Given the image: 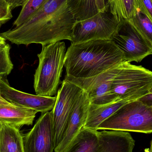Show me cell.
<instances>
[{"label":"cell","mask_w":152,"mask_h":152,"mask_svg":"<svg viewBox=\"0 0 152 152\" xmlns=\"http://www.w3.org/2000/svg\"><path fill=\"white\" fill-rule=\"evenodd\" d=\"M138 100L141 101L145 105L152 108V93H148Z\"/></svg>","instance_id":"26"},{"label":"cell","mask_w":152,"mask_h":152,"mask_svg":"<svg viewBox=\"0 0 152 152\" xmlns=\"http://www.w3.org/2000/svg\"><path fill=\"white\" fill-rule=\"evenodd\" d=\"M82 91L79 87L69 81L65 80L62 81L54 108L51 110L55 148L61 140L70 114Z\"/></svg>","instance_id":"8"},{"label":"cell","mask_w":152,"mask_h":152,"mask_svg":"<svg viewBox=\"0 0 152 152\" xmlns=\"http://www.w3.org/2000/svg\"><path fill=\"white\" fill-rule=\"evenodd\" d=\"M9 45L0 44V75L6 77L10 74L13 69V65L10 57Z\"/></svg>","instance_id":"22"},{"label":"cell","mask_w":152,"mask_h":152,"mask_svg":"<svg viewBox=\"0 0 152 152\" xmlns=\"http://www.w3.org/2000/svg\"><path fill=\"white\" fill-rule=\"evenodd\" d=\"M90 104L88 95L83 90L70 114L61 140L54 149L55 152H64L84 127Z\"/></svg>","instance_id":"12"},{"label":"cell","mask_w":152,"mask_h":152,"mask_svg":"<svg viewBox=\"0 0 152 152\" xmlns=\"http://www.w3.org/2000/svg\"><path fill=\"white\" fill-rule=\"evenodd\" d=\"M1 122H0V140H1Z\"/></svg>","instance_id":"30"},{"label":"cell","mask_w":152,"mask_h":152,"mask_svg":"<svg viewBox=\"0 0 152 152\" xmlns=\"http://www.w3.org/2000/svg\"><path fill=\"white\" fill-rule=\"evenodd\" d=\"M0 152H24L23 136L19 129L2 123Z\"/></svg>","instance_id":"18"},{"label":"cell","mask_w":152,"mask_h":152,"mask_svg":"<svg viewBox=\"0 0 152 152\" xmlns=\"http://www.w3.org/2000/svg\"><path fill=\"white\" fill-rule=\"evenodd\" d=\"M150 93H152V87H151V90H150Z\"/></svg>","instance_id":"31"},{"label":"cell","mask_w":152,"mask_h":152,"mask_svg":"<svg viewBox=\"0 0 152 152\" xmlns=\"http://www.w3.org/2000/svg\"><path fill=\"white\" fill-rule=\"evenodd\" d=\"M5 40H6L4 38L0 36V44H4L6 43Z\"/></svg>","instance_id":"28"},{"label":"cell","mask_w":152,"mask_h":152,"mask_svg":"<svg viewBox=\"0 0 152 152\" xmlns=\"http://www.w3.org/2000/svg\"><path fill=\"white\" fill-rule=\"evenodd\" d=\"M152 21V0H136Z\"/></svg>","instance_id":"24"},{"label":"cell","mask_w":152,"mask_h":152,"mask_svg":"<svg viewBox=\"0 0 152 152\" xmlns=\"http://www.w3.org/2000/svg\"><path fill=\"white\" fill-rule=\"evenodd\" d=\"M106 3L119 22L130 20L136 7V0H106Z\"/></svg>","instance_id":"19"},{"label":"cell","mask_w":152,"mask_h":152,"mask_svg":"<svg viewBox=\"0 0 152 152\" xmlns=\"http://www.w3.org/2000/svg\"><path fill=\"white\" fill-rule=\"evenodd\" d=\"M24 152H53V120L52 112L42 113L34 127L23 136Z\"/></svg>","instance_id":"10"},{"label":"cell","mask_w":152,"mask_h":152,"mask_svg":"<svg viewBox=\"0 0 152 152\" xmlns=\"http://www.w3.org/2000/svg\"><path fill=\"white\" fill-rule=\"evenodd\" d=\"M37 113L12 104L0 105V122L20 129L23 126L32 125Z\"/></svg>","instance_id":"14"},{"label":"cell","mask_w":152,"mask_h":152,"mask_svg":"<svg viewBox=\"0 0 152 152\" xmlns=\"http://www.w3.org/2000/svg\"><path fill=\"white\" fill-rule=\"evenodd\" d=\"M97 130L152 133V108L139 100L128 102L102 122Z\"/></svg>","instance_id":"5"},{"label":"cell","mask_w":152,"mask_h":152,"mask_svg":"<svg viewBox=\"0 0 152 152\" xmlns=\"http://www.w3.org/2000/svg\"><path fill=\"white\" fill-rule=\"evenodd\" d=\"M66 46L63 42H58L42 46L37 55L39 65L36 70L34 88L36 94L52 96L57 93L64 66Z\"/></svg>","instance_id":"3"},{"label":"cell","mask_w":152,"mask_h":152,"mask_svg":"<svg viewBox=\"0 0 152 152\" xmlns=\"http://www.w3.org/2000/svg\"><path fill=\"white\" fill-rule=\"evenodd\" d=\"M9 4L11 10L19 6H23L28 0H5Z\"/></svg>","instance_id":"25"},{"label":"cell","mask_w":152,"mask_h":152,"mask_svg":"<svg viewBox=\"0 0 152 152\" xmlns=\"http://www.w3.org/2000/svg\"><path fill=\"white\" fill-rule=\"evenodd\" d=\"M148 152H152V140L151 142V146H150V148Z\"/></svg>","instance_id":"29"},{"label":"cell","mask_w":152,"mask_h":152,"mask_svg":"<svg viewBox=\"0 0 152 152\" xmlns=\"http://www.w3.org/2000/svg\"><path fill=\"white\" fill-rule=\"evenodd\" d=\"M111 41L122 52L126 61L139 62L152 54V44L129 20L121 21Z\"/></svg>","instance_id":"7"},{"label":"cell","mask_w":152,"mask_h":152,"mask_svg":"<svg viewBox=\"0 0 152 152\" xmlns=\"http://www.w3.org/2000/svg\"><path fill=\"white\" fill-rule=\"evenodd\" d=\"M119 23L107 5L94 16L76 22L70 40L71 44L92 40H110Z\"/></svg>","instance_id":"6"},{"label":"cell","mask_w":152,"mask_h":152,"mask_svg":"<svg viewBox=\"0 0 152 152\" xmlns=\"http://www.w3.org/2000/svg\"><path fill=\"white\" fill-rule=\"evenodd\" d=\"M126 61L111 40H92L71 44L66 52V75L87 78L98 75Z\"/></svg>","instance_id":"2"},{"label":"cell","mask_w":152,"mask_h":152,"mask_svg":"<svg viewBox=\"0 0 152 152\" xmlns=\"http://www.w3.org/2000/svg\"><path fill=\"white\" fill-rule=\"evenodd\" d=\"M12 10L5 0H0V27L12 18Z\"/></svg>","instance_id":"23"},{"label":"cell","mask_w":152,"mask_h":152,"mask_svg":"<svg viewBox=\"0 0 152 152\" xmlns=\"http://www.w3.org/2000/svg\"><path fill=\"white\" fill-rule=\"evenodd\" d=\"M129 21L142 36L152 44V21L143 9L137 3L135 10Z\"/></svg>","instance_id":"20"},{"label":"cell","mask_w":152,"mask_h":152,"mask_svg":"<svg viewBox=\"0 0 152 152\" xmlns=\"http://www.w3.org/2000/svg\"><path fill=\"white\" fill-rule=\"evenodd\" d=\"M101 152H133L135 141L128 132L104 130L99 132Z\"/></svg>","instance_id":"13"},{"label":"cell","mask_w":152,"mask_h":152,"mask_svg":"<svg viewBox=\"0 0 152 152\" xmlns=\"http://www.w3.org/2000/svg\"><path fill=\"white\" fill-rule=\"evenodd\" d=\"M119 101L101 105L90 104L86 124L84 127L97 130L98 126L116 112L122 105L127 103Z\"/></svg>","instance_id":"16"},{"label":"cell","mask_w":152,"mask_h":152,"mask_svg":"<svg viewBox=\"0 0 152 152\" xmlns=\"http://www.w3.org/2000/svg\"><path fill=\"white\" fill-rule=\"evenodd\" d=\"M98 130L82 128L63 152H101Z\"/></svg>","instance_id":"15"},{"label":"cell","mask_w":152,"mask_h":152,"mask_svg":"<svg viewBox=\"0 0 152 152\" xmlns=\"http://www.w3.org/2000/svg\"><path fill=\"white\" fill-rule=\"evenodd\" d=\"M77 21L85 20L106 8V0H67Z\"/></svg>","instance_id":"17"},{"label":"cell","mask_w":152,"mask_h":152,"mask_svg":"<svg viewBox=\"0 0 152 152\" xmlns=\"http://www.w3.org/2000/svg\"><path fill=\"white\" fill-rule=\"evenodd\" d=\"M76 22L67 0H50L22 25L0 36L18 45L36 43L45 46L70 41Z\"/></svg>","instance_id":"1"},{"label":"cell","mask_w":152,"mask_h":152,"mask_svg":"<svg viewBox=\"0 0 152 152\" xmlns=\"http://www.w3.org/2000/svg\"><path fill=\"white\" fill-rule=\"evenodd\" d=\"M2 77V76L0 75V105H4V104H11L10 103L5 100L1 95V78Z\"/></svg>","instance_id":"27"},{"label":"cell","mask_w":152,"mask_h":152,"mask_svg":"<svg viewBox=\"0 0 152 152\" xmlns=\"http://www.w3.org/2000/svg\"><path fill=\"white\" fill-rule=\"evenodd\" d=\"M1 93L8 102L17 106L26 107L44 113L54 108L57 97L42 96L24 93L10 86L5 77H2L1 83Z\"/></svg>","instance_id":"11"},{"label":"cell","mask_w":152,"mask_h":152,"mask_svg":"<svg viewBox=\"0 0 152 152\" xmlns=\"http://www.w3.org/2000/svg\"><path fill=\"white\" fill-rule=\"evenodd\" d=\"M152 87V71L125 61L113 78L111 91L118 101L131 102L150 93Z\"/></svg>","instance_id":"4"},{"label":"cell","mask_w":152,"mask_h":152,"mask_svg":"<svg viewBox=\"0 0 152 152\" xmlns=\"http://www.w3.org/2000/svg\"><path fill=\"white\" fill-rule=\"evenodd\" d=\"M50 0H28L22 6L19 16L13 23L14 27L22 25Z\"/></svg>","instance_id":"21"},{"label":"cell","mask_w":152,"mask_h":152,"mask_svg":"<svg viewBox=\"0 0 152 152\" xmlns=\"http://www.w3.org/2000/svg\"><path fill=\"white\" fill-rule=\"evenodd\" d=\"M120 66L92 77L78 78L66 75L64 80L77 85L85 91L90 103L97 105L110 103L119 101L112 93L111 86Z\"/></svg>","instance_id":"9"}]
</instances>
